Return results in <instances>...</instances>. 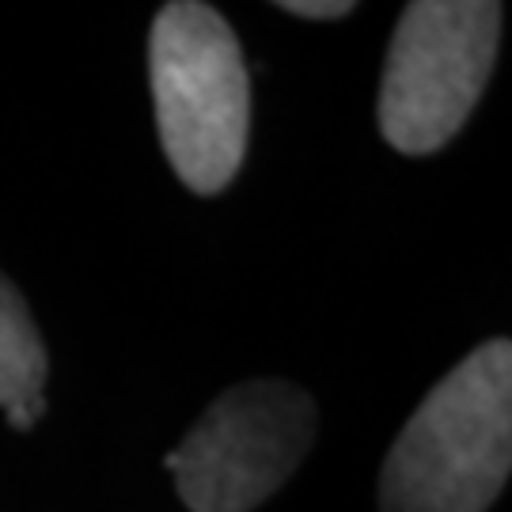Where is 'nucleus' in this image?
Returning <instances> with one entry per match:
<instances>
[{
	"instance_id": "obj_1",
	"label": "nucleus",
	"mask_w": 512,
	"mask_h": 512,
	"mask_svg": "<svg viewBox=\"0 0 512 512\" xmlns=\"http://www.w3.org/2000/svg\"><path fill=\"white\" fill-rule=\"evenodd\" d=\"M512 467V346H478L406 421L380 475L384 512H486Z\"/></svg>"
},
{
	"instance_id": "obj_2",
	"label": "nucleus",
	"mask_w": 512,
	"mask_h": 512,
	"mask_svg": "<svg viewBox=\"0 0 512 512\" xmlns=\"http://www.w3.org/2000/svg\"><path fill=\"white\" fill-rule=\"evenodd\" d=\"M160 145L194 194L236 179L251 133V76L236 31L198 0L164 4L148 38Z\"/></svg>"
},
{
	"instance_id": "obj_3",
	"label": "nucleus",
	"mask_w": 512,
	"mask_h": 512,
	"mask_svg": "<svg viewBox=\"0 0 512 512\" xmlns=\"http://www.w3.org/2000/svg\"><path fill=\"white\" fill-rule=\"evenodd\" d=\"M501 4L414 0L403 8L380 84V129L406 156L437 152L471 118L494 73Z\"/></svg>"
},
{
	"instance_id": "obj_4",
	"label": "nucleus",
	"mask_w": 512,
	"mask_h": 512,
	"mask_svg": "<svg viewBox=\"0 0 512 512\" xmlns=\"http://www.w3.org/2000/svg\"><path fill=\"white\" fill-rule=\"evenodd\" d=\"M315 444V403L281 380L224 391L164 459L190 512H251L277 494Z\"/></svg>"
},
{
	"instance_id": "obj_5",
	"label": "nucleus",
	"mask_w": 512,
	"mask_h": 512,
	"mask_svg": "<svg viewBox=\"0 0 512 512\" xmlns=\"http://www.w3.org/2000/svg\"><path fill=\"white\" fill-rule=\"evenodd\" d=\"M46 384V346L27 300L0 274V406L42 395Z\"/></svg>"
},
{
	"instance_id": "obj_6",
	"label": "nucleus",
	"mask_w": 512,
	"mask_h": 512,
	"mask_svg": "<svg viewBox=\"0 0 512 512\" xmlns=\"http://www.w3.org/2000/svg\"><path fill=\"white\" fill-rule=\"evenodd\" d=\"M277 8H285L289 16H300V19H342L353 12L349 0H285Z\"/></svg>"
},
{
	"instance_id": "obj_7",
	"label": "nucleus",
	"mask_w": 512,
	"mask_h": 512,
	"mask_svg": "<svg viewBox=\"0 0 512 512\" xmlns=\"http://www.w3.org/2000/svg\"><path fill=\"white\" fill-rule=\"evenodd\" d=\"M42 414H46V395H35V399H23V403L4 406V418H8V425L19 429V433H27Z\"/></svg>"
}]
</instances>
